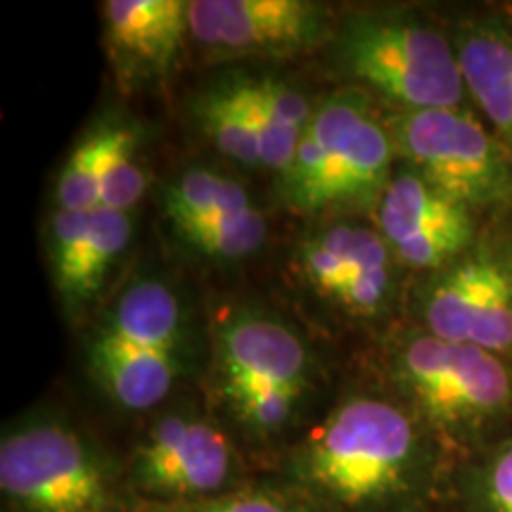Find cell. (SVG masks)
<instances>
[{
	"label": "cell",
	"instance_id": "6da1fadb",
	"mask_svg": "<svg viewBox=\"0 0 512 512\" xmlns=\"http://www.w3.org/2000/svg\"><path fill=\"white\" fill-rule=\"evenodd\" d=\"M456 460L392 392L335 403L287 460L299 496L328 512H432Z\"/></svg>",
	"mask_w": 512,
	"mask_h": 512
},
{
	"label": "cell",
	"instance_id": "7a4b0ae2",
	"mask_svg": "<svg viewBox=\"0 0 512 512\" xmlns=\"http://www.w3.org/2000/svg\"><path fill=\"white\" fill-rule=\"evenodd\" d=\"M387 380L456 463L512 434L510 356L411 323L389 342Z\"/></svg>",
	"mask_w": 512,
	"mask_h": 512
},
{
	"label": "cell",
	"instance_id": "3957f363",
	"mask_svg": "<svg viewBox=\"0 0 512 512\" xmlns=\"http://www.w3.org/2000/svg\"><path fill=\"white\" fill-rule=\"evenodd\" d=\"M330 67L394 112L470 107L448 24L408 5L349 12L328 41Z\"/></svg>",
	"mask_w": 512,
	"mask_h": 512
},
{
	"label": "cell",
	"instance_id": "277c9868",
	"mask_svg": "<svg viewBox=\"0 0 512 512\" xmlns=\"http://www.w3.org/2000/svg\"><path fill=\"white\" fill-rule=\"evenodd\" d=\"M306 339L264 309H238L214 332L211 387L223 411L252 441L285 434L316 389Z\"/></svg>",
	"mask_w": 512,
	"mask_h": 512
},
{
	"label": "cell",
	"instance_id": "5b68a950",
	"mask_svg": "<svg viewBox=\"0 0 512 512\" xmlns=\"http://www.w3.org/2000/svg\"><path fill=\"white\" fill-rule=\"evenodd\" d=\"M396 164L387 121L375 117L366 95L342 91L313 110L297 157L280 176V197L311 216L375 211Z\"/></svg>",
	"mask_w": 512,
	"mask_h": 512
},
{
	"label": "cell",
	"instance_id": "8992f818",
	"mask_svg": "<svg viewBox=\"0 0 512 512\" xmlns=\"http://www.w3.org/2000/svg\"><path fill=\"white\" fill-rule=\"evenodd\" d=\"M188 313L159 278H136L102 313L86 342L88 373L124 411L159 406L188 361Z\"/></svg>",
	"mask_w": 512,
	"mask_h": 512
},
{
	"label": "cell",
	"instance_id": "52a82bcc",
	"mask_svg": "<svg viewBox=\"0 0 512 512\" xmlns=\"http://www.w3.org/2000/svg\"><path fill=\"white\" fill-rule=\"evenodd\" d=\"M5 512H124L110 465L57 415H31L0 439Z\"/></svg>",
	"mask_w": 512,
	"mask_h": 512
},
{
	"label": "cell",
	"instance_id": "ba28073f",
	"mask_svg": "<svg viewBox=\"0 0 512 512\" xmlns=\"http://www.w3.org/2000/svg\"><path fill=\"white\" fill-rule=\"evenodd\" d=\"M396 157L477 216L512 221V157L472 107L392 112Z\"/></svg>",
	"mask_w": 512,
	"mask_h": 512
},
{
	"label": "cell",
	"instance_id": "9c48e42d",
	"mask_svg": "<svg viewBox=\"0 0 512 512\" xmlns=\"http://www.w3.org/2000/svg\"><path fill=\"white\" fill-rule=\"evenodd\" d=\"M413 325L512 358V221H489L475 245L413 287Z\"/></svg>",
	"mask_w": 512,
	"mask_h": 512
},
{
	"label": "cell",
	"instance_id": "30bf717a",
	"mask_svg": "<svg viewBox=\"0 0 512 512\" xmlns=\"http://www.w3.org/2000/svg\"><path fill=\"white\" fill-rule=\"evenodd\" d=\"M240 460L233 441L192 411L152 422L128 460V482L147 503H188L233 491Z\"/></svg>",
	"mask_w": 512,
	"mask_h": 512
},
{
	"label": "cell",
	"instance_id": "8fae6325",
	"mask_svg": "<svg viewBox=\"0 0 512 512\" xmlns=\"http://www.w3.org/2000/svg\"><path fill=\"white\" fill-rule=\"evenodd\" d=\"M188 12L190 38L211 60L309 53L335 31L316 0H190Z\"/></svg>",
	"mask_w": 512,
	"mask_h": 512
},
{
	"label": "cell",
	"instance_id": "7c38bea8",
	"mask_svg": "<svg viewBox=\"0 0 512 512\" xmlns=\"http://www.w3.org/2000/svg\"><path fill=\"white\" fill-rule=\"evenodd\" d=\"M375 226L403 271L430 275L475 245L482 216L399 162L375 209Z\"/></svg>",
	"mask_w": 512,
	"mask_h": 512
},
{
	"label": "cell",
	"instance_id": "4fadbf2b",
	"mask_svg": "<svg viewBox=\"0 0 512 512\" xmlns=\"http://www.w3.org/2000/svg\"><path fill=\"white\" fill-rule=\"evenodd\" d=\"M131 240L133 221L126 211L55 209L48 230V261L57 297L69 318L98 299Z\"/></svg>",
	"mask_w": 512,
	"mask_h": 512
},
{
	"label": "cell",
	"instance_id": "5bb4252c",
	"mask_svg": "<svg viewBox=\"0 0 512 512\" xmlns=\"http://www.w3.org/2000/svg\"><path fill=\"white\" fill-rule=\"evenodd\" d=\"M190 0H107L102 29L124 86L164 79L190 38Z\"/></svg>",
	"mask_w": 512,
	"mask_h": 512
},
{
	"label": "cell",
	"instance_id": "9a60e30c",
	"mask_svg": "<svg viewBox=\"0 0 512 512\" xmlns=\"http://www.w3.org/2000/svg\"><path fill=\"white\" fill-rule=\"evenodd\" d=\"M467 102L512 157V10H472L448 22Z\"/></svg>",
	"mask_w": 512,
	"mask_h": 512
},
{
	"label": "cell",
	"instance_id": "2e32d148",
	"mask_svg": "<svg viewBox=\"0 0 512 512\" xmlns=\"http://www.w3.org/2000/svg\"><path fill=\"white\" fill-rule=\"evenodd\" d=\"M249 98H252L256 136H259L261 166L285 176L297 157L316 107L299 88L275 76L249 79Z\"/></svg>",
	"mask_w": 512,
	"mask_h": 512
},
{
	"label": "cell",
	"instance_id": "e0dca14e",
	"mask_svg": "<svg viewBox=\"0 0 512 512\" xmlns=\"http://www.w3.org/2000/svg\"><path fill=\"white\" fill-rule=\"evenodd\" d=\"M401 273V264L377 226L361 223L349 271L332 304L356 318H382L399 294Z\"/></svg>",
	"mask_w": 512,
	"mask_h": 512
},
{
	"label": "cell",
	"instance_id": "ac0fdd59",
	"mask_svg": "<svg viewBox=\"0 0 512 512\" xmlns=\"http://www.w3.org/2000/svg\"><path fill=\"white\" fill-rule=\"evenodd\" d=\"M197 119L202 131L219 152L242 166H261L249 79L235 76L216 83L197 100Z\"/></svg>",
	"mask_w": 512,
	"mask_h": 512
},
{
	"label": "cell",
	"instance_id": "d6986e66",
	"mask_svg": "<svg viewBox=\"0 0 512 512\" xmlns=\"http://www.w3.org/2000/svg\"><path fill=\"white\" fill-rule=\"evenodd\" d=\"M446 508L451 512H512V434L453 465Z\"/></svg>",
	"mask_w": 512,
	"mask_h": 512
},
{
	"label": "cell",
	"instance_id": "ffe728a7",
	"mask_svg": "<svg viewBox=\"0 0 512 512\" xmlns=\"http://www.w3.org/2000/svg\"><path fill=\"white\" fill-rule=\"evenodd\" d=\"M162 204L166 219L174 228L254 207L249 192L238 181L204 166L183 171L166 183Z\"/></svg>",
	"mask_w": 512,
	"mask_h": 512
},
{
	"label": "cell",
	"instance_id": "44dd1931",
	"mask_svg": "<svg viewBox=\"0 0 512 512\" xmlns=\"http://www.w3.org/2000/svg\"><path fill=\"white\" fill-rule=\"evenodd\" d=\"M176 233L204 256L216 261H240L264 247L268 226L259 209L247 207L214 219L183 223L176 226Z\"/></svg>",
	"mask_w": 512,
	"mask_h": 512
},
{
	"label": "cell",
	"instance_id": "7402d4cb",
	"mask_svg": "<svg viewBox=\"0 0 512 512\" xmlns=\"http://www.w3.org/2000/svg\"><path fill=\"white\" fill-rule=\"evenodd\" d=\"M112 136L114 124H102L74 145L55 183L57 209L86 211L100 207V183Z\"/></svg>",
	"mask_w": 512,
	"mask_h": 512
},
{
	"label": "cell",
	"instance_id": "603a6c76",
	"mask_svg": "<svg viewBox=\"0 0 512 512\" xmlns=\"http://www.w3.org/2000/svg\"><path fill=\"white\" fill-rule=\"evenodd\" d=\"M147 183L145 164L140 162V133L133 124H114V136L110 145V155H107L105 174L100 183V207L126 211L143 200Z\"/></svg>",
	"mask_w": 512,
	"mask_h": 512
},
{
	"label": "cell",
	"instance_id": "cb8c5ba5",
	"mask_svg": "<svg viewBox=\"0 0 512 512\" xmlns=\"http://www.w3.org/2000/svg\"><path fill=\"white\" fill-rule=\"evenodd\" d=\"M136 512H313L299 501L261 489H233L188 503H143Z\"/></svg>",
	"mask_w": 512,
	"mask_h": 512
}]
</instances>
